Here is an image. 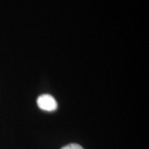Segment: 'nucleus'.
<instances>
[{
	"instance_id": "nucleus-2",
	"label": "nucleus",
	"mask_w": 149,
	"mask_h": 149,
	"mask_svg": "<svg viewBox=\"0 0 149 149\" xmlns=\"http://www.w3.org/2000/svg\"><path fill=\"white\" fill-rule=\"evenodd\" d=\"M61 149H84L82 146L77 144H70L67 145V146L63 147Z\"/></svg>"
},
{
	"instance_id": "nucleus-1",
	"label": "nucleus",
	"mask_w": 149,
	"mask_h": 149,
	"mask_svg": "<svg viewBox=\"0 0 149 149\" xmlns=\"http://www.w3.org/2000/svg\"><path fill=\"white\" fill-rule=\"evenodd\" d=\"M37 103L38 107L43 111H53L57 108V103L53 96L45 94L40 96L37 99Z\"/></svg>"
}]
</instances>
